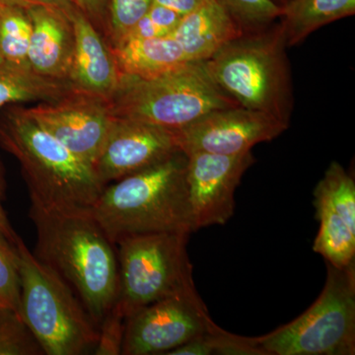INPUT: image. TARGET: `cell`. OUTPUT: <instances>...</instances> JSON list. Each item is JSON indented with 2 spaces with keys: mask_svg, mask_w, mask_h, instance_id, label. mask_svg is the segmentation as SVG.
Instances as JSON below:
<instances>
[{
  "mask_svg": "<svg viewBox=\"0 0 355 355\" xmlns=\"http://www.w3.org/2000/svg\"><path fill=\"white\" fill-rule=\"evenodd\" d=\"M210 331V333H212ZM210 333L197 336L181 347L173 349L167 355H211L214 354Z\"/></svg>",
  "mask_w": 355,
  "mask_h": 355,
  "instance_id": "31",
  "label": "cell"
},
{
  "mask_svg": "<svg viewBox=\"0 0 355 355\" xmlns=\"http://www.w3.org/2000/svg\"><path fill=\"white\" fill-rule=\"evenodd\" d=\"M243 34L242 28L218 0H205L181 18L172 37L189 62H202Z\"/></svg>",
  "mask_w": 355,
  "mask_h": 355,
  "instance_id": "16",
  "label": "cell"
},
{
  "mask_svg": "<svg viewBox=\"0 0 355 355\" xmlns=\"http://www.w3.org/2000/svg\"><path fill=\"white\" fill-rule=\"evenodd\" d=\"M217 327L197 291L183 292L144 306L127 318L121 354L167 355Z\"/></svg>",
  "mask_w": 355,
  "mask_h": 355,
  "instance_id": "9",
  "label": "cell"
},
{
  "mask_svg": "<svg viewBox=\"0 0 355 355\" xmlns=\"http://www.w3.org/2000/svg\"><path fill=\"white\" fill-rule=\"evenodd\" d=\"M317 300L297 319L257 338L266 355L355 354V265L327 263Z\"/></svg>",
  "mask_w": 355,
  "mask_h": 355,
  "instance_id": "8",
  "label": "cell"
},
{
  "mask_svg": "<svg viewBox=\"0 0 355 355\" xmlns=\"http://www.w3.org/2000/svg\"><path fill=\"white\" fill-rule=\"evenodd\" d=\"M288 48L279 21L245 33L203 62L216 85L237 105L289 123L293 108Z\"/></svg>",
  "mask_w": 355,
  "mask_h": 355,
  "instance_id": "4",
  "label": "cell"
},
{
  "mask_svg": "<svg viewBox=\"0 0 355 355\" xmlns=\"http://www.w3.org/2000/svg\"><path fill=\"white\" fill-rule=\"evenodd\" d=\"M187 184L193 232L224 225L234 216L235 191L254 163L251 151L239 155L186 154Z\"/></svg>",
  "mask_w": 355,
  "mask_h": 355,
  "instance_id": "12",
  "label": "cell"
},
{
  "mask_svg": "<svg viewBox=\"0 0 355 355\" xmlns=\"http://www.w3.org/2000/svg\"><path fill=\"white\" fill-rule=\"evenodd\" d=\"M110 48L121 78H155L189 62L183 49L172 36L125 39Z\"/></svg>",
  "mask_w": 355,
  "mask_h": 355,
  "instance_id": "17",
  "label": "cell"
},
{
  "mask_svg": "<svg viewBox=\"0 0 355 355\" xmlns=\"http://www.w3.org/2000/svg\"><path fill=\"white\" fill-rule=\"evenodd\" d=\"M73 84L42 76L31 67L0 64V109L26 102H50L69 93Z\"/></svg>",
  "mask_w": 355,
  "mask_h": 355,
  "instance_id": "19",
  "label": "cell"
},
{
  "mask_svg": "<svg viewBox=\"0 0 355 355\" xmlns=\"http://www.w3.org/2000/svg\"><path fill=\"white\" fill-rule=\"evenodd\" d=\"M214 354L220 355H266L259 345L257 338L235 336L217 327L210 333Z\"/></svg>",
  "mask_w": 355,
  "mask_h": 355,
  "instance_id": "29",
  "label": "cell"
},
{
  "mask_svg": "<svg viewBox=\"0 0 355 355\" xmlns=\"http://www.w3.org/2000/svg\"><path fill=\"white\" fill-rule=\"evenodd\" d=\"M187 233L127 236L116 243L119 291L114 307L125 319L160 299L197 291Z\"/></svg>",
  "mask_w": 355,
  "mask_h": 355,
  "instance_id": "7",
  "label": "cell"
},
{
  "mask_svg": "<svg viewBox=\"0 0 355 355\" xmlns=\"http://www.w3.org/2000/svg\"><path fill=\"white\" fill-rule=\"evenodd\" d=\"M180 151L176 130L116 118L93 167L106 187L153 167Z\"/></svg>",
  "mask_w": 355,
  "mask_h": 355,
  "instance_id": "13",
  "label": "cell"
},
{
  "mask_svg": "<svg viewBox=\"0 0 355 355\" xmlns=\"http://www.w3.org/2000/svg\"><path fill=\"white\" fill-rule=\"evenodd\" d=\"M32 23L24 7L0 3V58L3 64L31 67L29 46Z\"/></svg>",
  "mask_w": 355,
  "mask_h": 355,
  "instance_id": "21",
  "label": "cell"
},
{
  "mask_svg": "<svg viewBox=\"0 0 355 355\" xmlns=\"http://www.w3.org/2000/svg\"><path fill=\"white\" fill-rule=\"evenodd\" d=\"M187 157L180 151L162 162L107 184L89 207L91 216L116 244L127 236L193 233Z\"/></svg>",
  "mask_w": 355,
  "mask_h": 355,
  "instance_id": "2",
  "label": "cell"
},
{
  "mask_svg": "<svg viewBox=\"0 0 355 355\" xmlns=\"http://www.w3.org/2000/svg\"><path fill=\"white\" fill-rule=\"evenodd\" d=\"M125 318L113 306L99 326V336L93 354L96 355L121 354Z\"/></svg>",
  "mask_w": 355,
  "mask_h": 355,
  "instance_id": "28",
  "label": "cell"
},
{
  "mask_svg": "<svg viewBox=\"0 0 355 355\" xmlns=\"http://www.w3.org/2000/svg\"><path fill=\"white\" fill-rule=\"evenodd\" d=\"M26 10L32 23L30 67L42 76L69 80L74 32L69 15L60 9L39 3L31 4Z\"/></svg>",
  "mask_w": 355,
  "mask_h": 355,
  "instance_id": "15",
  "label": "cell"
},
{
  "mask_svg": "<svg viewBox=\"0 0 355 355\" xmlns=\"http://www.w3.org/2000/svg\"><path fill=\"white\" fill-rule=\"evenodd\" d=\"M1 109L0 147L19 162L31 202L49 209H89L105 188L94 167L46 132L25 107Z\"/></svg>",
  "mask_w": 355,
  "mask_h": 355,
  "instance_id": "3",
  "label": "cell"
},
{
  "mask_svg": "<svg viewBox=\"0 0 355 355\" xmlns=\"http://www.w3.org/2000/svg\"><path fill=\"white\" fill-rule=\"evenodd\" d=\"M20 275L21 319L46 355L93 352L99 336L74 292L18 238L13 245Z\"/></svg>",
  "mask_w": 355,
  "mask_h": 355,
  "instance_id": "5",
  "label": "cell"
},
{
  "mask_svg": "<svg viewBox=\"0 0 355 355\" xmlns=\"http://www.w3.org/2000/svg\"><path fill=\"white\" fill-rule=\"evenodd\" d=\"M205 1V0H153V4L164 6L184 16L195 10Z\"/></svg>",
  "mask_w": 355,
  "mask_h": 355,
  "instance_id": "33",
  "label": "cell"
},
{
  "mask_svg": "<svg viewBox=\"0 0 355 355\" xmlns=\"http://www.w3.org/2000/svg\"><path fill=\"white\" fill-rule=\"evenodd\" d=\"M3 64V62H2L1 58H0V64Z\"/></svg>",
  "mask_w": 355,
  "mask_h": 355,
  "instance_id": "37",
  "label": "cell"
},
{
  "mask_svg": "<svg viewBox=\"0 0 355 355\" xmlns=\"http://www.w3.org/2000/svg\"><path fill=\"white\" fill-rule=\"evenodd\" d=\"M182 17L183 16L181 14L175 12L171 9L153 4L148 12L137 23L123 40L172 36Z\"/></svg>",
  "mask_w": 355,
  "mask_h": 355,
  "instance_id": "27",
  "label": "cell"
},
{
  "mask_svg": "<svg viewBox=\"0 0 355 355\" xmlns=\"http://www.w3.org/2000/svg\"><path fill=\"white\" fill-rule=\"evenodd\" d=\"M245 33L261 31L279 20L282 8L272 0H218Z\"/></svg>",
  "mask_w": 355,
  "mask_h": 355,
  "instance_id": "24",
  "label": "cell"
},
{
  "mask_svg": "<svg viewBox=\"0 0 355 355\" xmlns=\"http://www.w3.org/2000/svg\"><path fill=\"white\" fill-rule=\"evenodd\" d=\"M291 0H272V2L275 4V6H279V8H282V7L286 6L287 3H289Z\"/></svg>",
  "mask_w": 355,
  "mask_h": 355,
  "instance_id": "36",
  "label": "cell"
},
{
  "mask_svg": "<svg viewBox=\"0 0 355 355\" xmlns=\"http://www.w3.org/2000/svg\"><path fill=\"white\" fill-rule=\"evenodd\" d=\"M34 3L43 4V6L60 9L65 13L69 12L76 6V0H32Z\"/></svg>",
  "mask_w": 355,
  "mask_h": 355,
  "instance_id": "34",
  "label": "cell"
},
{
  "mask_svg": "<svg viewBox=\"0 0 355 355\" xmlns=\"http://www.w3.org/2000/svg\"><path fill=\"white\" fill-rule=\"evenodd\" d=\"M67 14L74 32L70 83L110 100L120 85L121 76L109 44L78 7Z\"/></svg>",
  "mask_w": 355,
  "mask_h": 355,
  "instance_id": "14",
  "label": "cell"
},
{
  "mask_svg": "<svg viewBox=\"0 0 355 355\" xmlns=\"http://www.w3.org/2000/svg\"><path fill=\"white\" fill-rule=\"evenodd\" d=\"M25 110L46 132L92 166L116 119L109 99L76 86L60 99Z\"/></svg>",
  "mask_w": 355,
  "mask_h": 355,
  "instance_id": "10",
  "label": "cell"
},
{
  "mask_svg": "<svg viewBox=\"0 0 355 355\" xmlns=\"http://www.w3.org/2000/svg\"><path fill=\"white\" fill-rule=\"evenodd\" d=\"M76 6L81 12L97 28L107 41L108 32V0H76ZM108 43V42H107Z\"/></svg>",
  "mask_w": 355,
  "mask_h": 355,
  "instance_id": "30",
  "label": "cell"
},
{
  "mask_svg": "<svg viewBox=\"0 0 355 355\" xmlns=\"http://www.w3.org/2000/svg\"><path fill=\"white\" fill-rule=\"evenodd\" d=\"M6 178H4L3 168L0 163V233L8 240L11 244H15L19 236L14 231L6 210L3 207L4 198H6Z\"/></svg>",
  "mask_w": 355,
  "mask_h": 355,
  "instance_id": "32",
  "label": "cell"
},
{
  "mask_svg": "<svg viewBox=\"0 0 355 355\" xmlns=\"http://www.w3.org/2000/svg\"><path fill=\"white\" fill-rule=\"evenodd\" d=\"M34 253L70 287L99 329L118 297L116 245L88 209H49L31 202Z\"/></svg>",
  "mask_w": 355,
  "mask_h": 355,
  "instance_id": "1",
  "label": "cell"
},
{
  "mask_svg": "<svg viewBox=\"0 0 355 355\" xmlns=\"http://www.w3.org/2000/svg\"><path fill=\"white\" fill-rule=\"evenodd\" d=\"M314 207L320 228L313 251L336 268H347L354 263L355 231L324 203L314 200Z\"/></svg>",
  "mask_w": 355,
  "mask_h": 355,
  "instance_id": "20",
  "label": "cell"
},
{
  "mask_svg": "<svg viewBox=\"0 0 355 355\" xmlns=\"http://www.w3.org/2000/svg\"><path fill=\"white\" fill-rule=\"evenodd\" d=\"M153 0H108L107 42L116 46L128 36L133 27L148 12Z\"/></svg>",
  "mask_w": 355,
  "mask_h": 355,
  "instance_id": "25",
  "label": "cell"
},
{
  "mask_svg": "<svg viewBox=\"0 0 355 355\" xmlns=\"http://www.w3.org/2000/svg\"><path fill=\"white\" fill-rule=\"evenodd\" d=\"M288 128L272 114L238 106L210 112L176 133L184 154L239 155L277 139Z\"/></svg>",
  "mask_w": 355,
  "mask_h": 355,
  "instance_id": "11",
  "label": "cell"
},
{
  "mask_svg": "<svg viewBox=\"0 0 355 355\" xmlns=\"http://www.w3.org/2000/svg\"><path fill=\"white\" fill-rule=\"evenodd\" d=\"M314 200L328 205L355 231V182L340 163L329 166L315 188Z\"/></svg>",
  "mask_w": 355,
  "mask_h": 355,
  "instance_id": "22",
  "label": "cell"
},
{
  "mask_svg": "<svg viewBox=\"0 0 355 355\" xmlns=\"http://www.w3.org/2000/svg\"><path fill=\"white\" fill-rule=\"evenodd\" d=\"M43 350L15 311L0 307V355H41Z\"/></svg>",
  "mask_w": 355,
  "mask_h": 355,
  "instance_id": "23",
  "label": "cell"
},
{
  "mask_svg": "<svg viewBox=\"0 0 355 355\" xmlns=\"http://www.w3.org/2000/svg\"><path fill=\"white\" fill-rule=\"evenodd\" d=\"M0 307L20 310V275L15 247L0 233ZM20 316V314H19Z\"/></svg>",
  "mask_w": 355,
  "mask_h": 355,
  "instance_id": "26",
  "label": "cell"
},
{
  "mask_svg": "<svg viewBox=\"0 0 355 355\" xmlns=\"http://www.w3.org/2000/svg\"><path fill=\"white\" fill-rule=\"evenodd\" d=\"M354 14L355 0H291L279 21L287 46H294L320 28Z\"/></svg>",
  "mask_w": 355,
  "mask_h": 355,
  "instance_id": "18",
  "label": "cell"
},
{
  "mask_svg": "<svg viewBox=\"0 0 355 355\" xmlns=\"http://www.w3.org/2000/svg\"><path fill=\"white\" fill-rule=\"evenodd\" d=\"M0 3L6 4V6H16L24 7V8H27L31 6V4L34 3L32 0H0Z\"/></svg>",
  "mask_w": 355,
  "mask_h": 355,
  "instance_id": "35",
  "label": "cell"
},
{
  "mask_svg": "<svg viewBox=\"0 0 355 355\" xmlns=\"http://www.w3.org/2000/svg\"><path fill=\"white\" fill-rule=\"evenodd\" d=\"M114 118L179 130L216 110L238 107L203 62H188L155 78L123 77L110 98Z\"/></svg>",
  "mask_w": 355,
  "mask_h": 355,
  "instance_id": "6",
  "label": "cell"
}]
</instances>
